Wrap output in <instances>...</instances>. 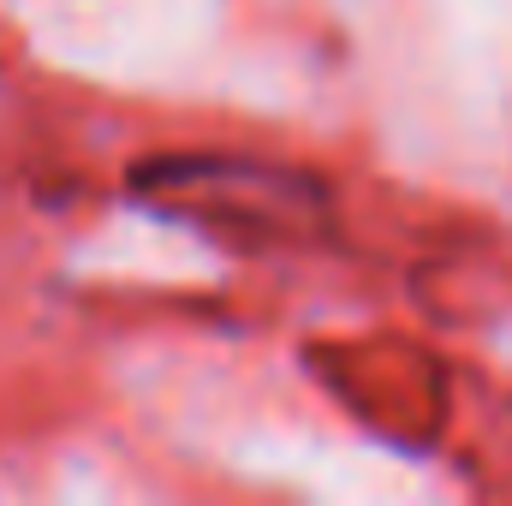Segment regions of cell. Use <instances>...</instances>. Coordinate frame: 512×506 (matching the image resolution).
I'll return each instance as SVG.
<instances>
[{"instance_id": "obj_1", "label": "cell", "mask_w": 512, "mask_h": 506, "mask_svg": "<svg viewBox=\"0 0 512 506\" xmlns=\"http://www.w3.org/2000/svg\"><path fill=\"white\" fill-rule=\"evenodd\" d=\"M131 197H143L149 209L191 221L239 251H268V245H298L310 239L334 203L328 185L298 173V167H274L251 155H161L143 161L131 173Z\"/></svg>"}]
</instances>
